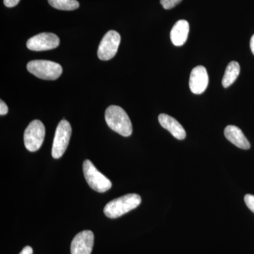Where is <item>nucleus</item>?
Listing matches in <instances>:
<instances>
[{
    "mask_svg": "<svg viewBox=\"0 0 254 254\" xmlns=\"http://www.w3.org/2000/svg\"><path fill=\"white\" fill-rule=\"evenodd\" d=\"M60 38L52 33H43L32 37L27 41V48L33 51H46L60 46Z\"/></svg>",
    "mask_w": 254,
    "mask_h": 254,
    "instance_id": "6e6552de",
    "label": "nucleus"
},
{
    "mask_svg": "<svg viewBox=\"0 0 254 254\" xmlns=\"http://www.w3.org/2000/svg\"><path fill=\"white\" fill-rule=\"evenodd\" d=\"M240 73V65L237 62L232 61L227 65L222 84L224 88H228L236 81Z\"/></svg>",
    "mask_w": 254,
    "mask_h": 254,
    "instance_id": "4468645a",
    "label": "nucleus"
},
{
    "mask_svg": "<svg viewBox=\"0 0 254 254\" xmlns=\"http://www.w3.org/2000/svg\"><path fill=\"white\" fill-rule=\"evenodd\" d=\"M19 254H33V249L29 246L24 247Z\"/></svg>",
    "mask_w": 254,
    "mask_h": 254,
    "instance_id": "aec40b11",
    "label": "nucleus"
},
{
    "mask_svg": "<svg viewBox=\"0 0 254 254\" xmlns=\"http://www.w3.org/2000/svg\"><path fill=\"white\" fill-rule=\"evenodd\" d=\"M46 128L40 120H33L29 124L24 132V145L31 152L39 150L44 141Z\"/></svg>",
    "mask_w": 254,
    "mask_h": 254,
    "instance_id": "39448f33",
    "label": "nucleus"
},
{
    "mask_svg": "<svg viewBox=\"0 0 254 254\" xmlns=\"http://www.w3.org/2000/svg\"><path fill=\"white\" fill-rule=\"evenodd\" d=\"M8 110L9 109H8L7 105H6L4 101L1 100V102H0V115H6L8 113Z\"/></svg>",
    "mask_w": 254,
    "mask_h": 254,
    "instance_id": "6ab92c4d",
    "label": "nucleus"
},
{
    "mask_svg": "<svg viewBox=\"0 0 254 254\" xmlns=\"http://www.w3.org/2000/svg\"><path fill=\"white\" fill-rule=\"evenodd\" d=\"M141 198L136 193H129L109 202L104 208V213L108 218H118L131 211L141 204Z\"/></svg>",
    "mask_w": 254,
    "mask_h": 254,
    "instance_id": "f03ea898",
    "label": "nucleus"
},
{
    "mask_svg": "<svg viewBox=\"0 0 254 254\" xmlns=\"http://www.w3.org/2000/svg\"><path fill=\"white\" fill-rule=\"evenodd\" d=\"M20 0H4V4L6 7H14L19 2Z\"/></svg>",
    "mask_w": 254,
    "mask_h": 254,
    "instance_id": "a211bd4d",
    "label": "nucleus"
},
{
    "mask_svg": "<svg viewBox=\"0 0 254 254\" xmlns=\"http://www.w3.org/2000/svg\"><path fill=\"white\" fill-rule=\"evenodd\" d=\"M120 41H121V37L118 32L108 31L103 37L98 47V58L103 61L113 59L118 53Z\"/></svg>",
    "mask_w": 254,
    "mask_h": 254,
    "instance_id": "0eeeda50",
    "label": "nucleus"
},
{
    "mask_svg": "<svg viewBox=\"0 0 254 254\" xmlns=\"http://www.w3.org/2000/svg\"><path fill=\"white\" fill-rule=\"evenodd\" d=\"M224 133L227 139L238 148L244 150L250 149V143L239 127L229 125L225 128Z\"/></svg>",
    "mask_w": 254,
    "mask_h": 254,
    "instance_id": "ddd939ff",
    "label": "nucleus"
},
{
    "mask_svg": "<svg viewBox=\"0 0 254 254\" xmlns=\"http://www.w3.org/2000/svg\"><path fill=\"white\" fill-rule=\"evenodd\" d=\"M190 33V24L186 20L177 21L170 32V39L175 46H182L185 44Z\"/></svg>",
    "mask_w": 254,
    "mask_h": 254,
    "instance_id": "f8f14e48",
    "label": "nucleus"
},
{
    "mask_svg": "<svg viewBox=\"0 0 254 254\" xmlns=\"http://www.w3.org/2000/svg\"><path fill=\"white\" fill-rule=\"evenodd\" d=\"M182 0H160L162 6L165 9H171L180 4Z\"/></svg>",
    "mask_w": 254,
    "mask_h": 254,
    "instance_id": "dca6fc26",
    "label": "nucleus"
},
{
    "mask_svg": "<svg viewBox=\"0 0 254 254\" xmlns=\"http://www.w3.org/2000/svg\"><path fill=\"white\" fill-rule=\"evenodd\" d=\"M94 245V235L90 230L79 232L73 239L71 254H91Z\"/></svg>",
    "mask_w": 254,
    "mask_h": 254,
    "instance_id": "1a4fd4ad",
    "label": "nucleus"
},
{
    "mask_svg": "<svg viewBox=\"0 0 254 254\" xmlns=\"http://www.w3.org/2000/svg\"><path fill=\"white\" fill-rule=\"evenodd\" d=\"M158 121L160 125L170 131L177 139L183 140L186 138L187 133L185 128L182 126L181 124L173 117L166 114H160L158 117Z\"/></svg>",
    "mask_w": 254,
    "mask_h": 254,
    "instance_id": "9b49d317",
    "label": "nucleus"
},
{
    "mask_svg": "<svg viewBox=\"0 0 254 254\" xmlns=\"http://www.w3.org/2000/svg\"><path fill=\"white\" fill-rule=\"evenodd\" d=\"M245 201L247 206L254 213V195L252 194L246 195Z\"/></svg>",
    "mask_w": 254,
    "mask_h": 254,
    "instance_id": "f3484780",
    "label": "nucleus"
},
{
    "mask_svg": "<svg viewBox=\"0 0 254 254\" xmlns=\"http://www.w3.org/2000/svg\"><path fill=\"white\" fill-rule=\"evenodd\" d=\"M105 121L113 131L122 136H131L133 128L131 120L126 112L116 105H111L105 111Z\"/></svg>",
    "mask_w": 254,
    "mask_h": 254,
    "instance_id": "f257e3e1",
    "label": "nucleus"
},
{
    "mask_svg": "<svg viewBox=\"0 0 254 254\" xmlns=\"http://www.w3.org/2000/svg\"><path fill=\"white\" fill-rule=\"evenodd\" d=\"M53 7L64 11H72L79 7L77 0H48Z\"/></svg>",
    "mask_w": 254,
    "mask_h": 254,
    "instance_id": "2eb2a0df",
    "label": "nucleus"
},
{
    "mask_svg": "<svg viewBox=\"0 0 254 254\" xmlns=\"http://www.w3.org/2000/svg\"><path fill=\"white\" fill-rule=\"evenodd\" d=\"M208 86V74L203 66L193 68L190 73V88L194 94H202Z\"/></svg>",
    "mask_w": 254,
    "mask_h": 254,
    "instance_id": "9d476101",
    "label": "nucleus"
},
{
    "mask_svg": "<svg viewBox=\"0 0 254 254\" xmlns=\"http://www.w3.org/2000/svg\"><path fill=\"white\" fill-rule=\"evenodd\" d=\"M83 171L87 183L91 188L100 193H104L111 189L112 182L103 174L98 171L89 160L83 162Z\"/></svg>",
    "mask_w": 254,
    "mask_h": 254,
    "instance_id": "20e7f679",
    "label": "nucleus"
},
{
    "mask_svg": "<svg viewBox=\"0 0 254 254\" xmlns=\"http://www.w3.org/2000/svg\"><path fill=\"white\" fill-rule=\"evenodd\" d=\"M71 136V127L66 120H63L58 125L53 141L52 155L53 158H61L67 148Z\"/></svg>",
    "mask_w": 254,
    "mask_h": 254,
    "instance_id": "423d86ee",
    "label": "nucleus"
},
{
    "mask_svg": "<svg viewBox=\"0 0 254 254\" xmlns=\"http://www.w3.org/2000/svg\"><path fill=\"white\" fill-rule=\"evenodd\" d=\"M27 69L36 77L44 80H56L61 76L63 67L55 62L33 60L27 64Z\"/></svg>",
    "mask_w": 254,
    "mask_h": 254,
    "instance_id": "7ed1b4c3",
    "label": "nucleus"
},
{
    "mask_svg": "<svg viewBox=\"0 0 254 254\" xmlns=\"http://www.w3.org/2000/svg\"><path fill=\"white\" fill-rule=\"evenodd\" d=\"M250 48L251 50H252V53L254 55V35L252 37V38H251Z\"/></svg>",
    "mask_w": 254,
    "mask_h": 254,
    "instance_id": "412c9836",
    "label": "nucleus"
}]
</instances>
